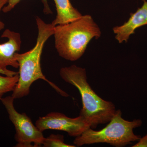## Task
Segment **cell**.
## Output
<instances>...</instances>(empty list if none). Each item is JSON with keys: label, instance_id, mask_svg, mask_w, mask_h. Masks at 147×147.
<instances>
[{"label": "cell", "instance_id": "cell-1", "mask_svg": "<svg viewBox=\"0 0 147 147\" xmlns=\"http://www.w3.org/2000/svg\"><path fill=\"white\" fill-rule=\"evenodd\" d=\"M36 20L38 31L36 44L28 52L22 54L17 53L15 55L18 64L19 78L11 96L14 99L27 96L30 94L31 86L34 82L42 79L62 96L68 97L66 92L46 78L42 73L40 64L43 47L47 39L54 35L55 26L52 23H45L38 17H36Z\"/></svg>", "mask_w": 147, "mask_h": 147}, {"label": "cell", "instance_id": "cell-2", "mask_svg": "<svg viewBox=\"0 0 147 147\" xmlns=\"http://www.w3.org/2000/svg\"><path fill=\"white\" fill-rule=\"evenodd\" d=\"M101 30L91 16L82 15L75 21L54 28L55 47L61 57L74 61L79 59L94 38L98 39Z\"/></svg>", "mask_w": 147, "mask_h": 147}, {"label": "cell", "instance_id": "cell-3", "mask_svg": "<svg viewBox=\"0 0 147 147\" xmlns=\"http://www.w3.org/2000/svg\"><path fill=\"white\" fill-rule=\"evenodd\" d=\"M59 74L65 82L79 91L82 102L80 115L88 121L91 128L110 121L117 110L115 104L102 99L92 88L87 82L86 69L73 65L62 67Z\"/></svg>", "mask_w": 147, "mask_h": 147}, {"label": "cell", "instance_id": "cell-4", "mask_svg": "<svg viewBox=\"0 0 147 147\" xmlns=\"http://www.w3.org/2000/svg\"><path fill=\"white\" fill-rule=\"evenodd\" d=\"M142 124L140 119L131 121L124 119L121 110H117L105 127L98 131L88 128L76 137L73 143L78 147L98 143H106L117 147L125 146L139 141L141 137L134 134V129Z\"/></svg>", "mask_w": 147, "mask_h": 147}, {"label": "cell", "instance_id": "cell-5", "mask_svg": "<svg viewBox=\"0 0 147 147\" xmlns=\"http://www.w3.org/2000/svg\"><path fill=\"white\" fill-rule=\"evenodd\" d=\"M12 96L2 98L1 100L8 113L15 130L16 147H38L42 146L45 137L25 113H20L14 108Z\"/></svg>", "mask_w": 147, "mask_h": 147}, {"label": "cell", "instance_id": "cell-6", "mask_svg": "<svg viewBox=\"0 0 147 147\" xmlns=\"http://www.w3.org/2000/svg\"><path fill=\"white\" fill-rule=\"evenodd\" d=\"M35 125L42 131L47 129L64 131L70 137L75 138L91 127L88 121L81 115L71 118L57 112L50 113L40 117L36 122Z\"/></svg>", "mask_w": 147, "mask_h": 147}, {"label": "cell", "instance_id": "cell-7", "mask_svg": "<svg viewBox=\"0 0 147 147\" xmlns=\"http://www.w3.org/2000/svg\"><path fill=\"white\" fill-rule=\"evenodd\" d=\"M2 38L8 39L7 42L0 43V74L5 76H12L18 73L9 70L8 66L18 68L15 55L21 49V40L19 33L6 29L1 35Z\"/></svg>", "mask_w": 147, "mask_h": 147}, {"label": "cell", "instance_id": "cell-8", "mask_svg": "<svg viewBox=\"0 0 147 147\" xmlns=\"http://www.w3.org/2000/svg\"><path fill=\"white\" fill-rule=\"evenodd\" d=\"M143 5L136 12L130 13L128 21L120 26L113 28L115 38L119 43H126L137 29L147 25V0H143Z\"/></svg>", "mask_w": 147, "mask_h": 147}, {"label": "cell", "instance_id": "cell-9", "mask_svg": "<svg viewBox=\"0 0 147 147\" xmlns=\"http://www.w3.org/2000/svg\"><path fill=\"white\" fill-rule=\"evenodd\" d=\"M57 14L52 22L54 26L67 24L75 21L82 16L70 3L69 0H54Z\"/></svg>", "mask_w": 147, "mask_h": 147}, {"label": "cell", "instance_id": "cell-10", "mask_svg": "<svg viewBox=\"0 0 147 147\" xmlns=\"http://www.w3.org/2000/svg\"><path fill=\"white\" fill-rule=\"evenodd\" d=\"M18 73L12 76H3L0 74V100L8 92H13L18 82Z\"/></svg>", "mask_w": 147, "mask_h": 147}, {"label": "cell", "instance_id": "cell-11", "mask_svg": "<svg viewBox=\"0 0 147 147\" xmlns=\"http://www.w3.org/2000/svg\"><path fill=\"white\" fill-rule=\"evenodd\" d=\"M45 147H75V145L67 144L64 142L63 135L60 134H51L45 138L42 144Z\"/></svg>", "mask_w": 147, "mask_h": 147}, {"label": "cell", "instance_id": "cell-12", "mask_svg": "<svg viewBox=\"0 0 147 147\" xmlns=\"http://www.w3.org/2000/svg\"><path fill=\"white\" fill-rule=\"evenodd\" d=\"M21 0H9L6 5L2 9L4 13H7L13 9ZM44 5V11L46 14L52 13V12L50 8L47 0H41Z\"/></svg>", "mask_w": 147, "mask_h": 147}, {"label": "cell", "instance_id": "cell-13", "mask_svg": "<svg viewBox=\"0 0 147 147\" xmlns=\"http://www.w3.org/2000/svg\"><path fill=\"white\" fill-rule=\"evenodd\" d=\"M132 147H147V134L141 137Z\"/></svg>", "mask_w": 147, "mask_h": 147}, {"label": "cell", "instance_id": "cell-14", "mask_svg": "<svg viewBox=\"0 0 147 147\" xmlns=\"http://www.w3.org/2000/svg\"><path fill=\"white\" fill-rule=\"evenodd\" d=\"M9 0H0V11L2 10L4 7L7 5ZM5 28V24L0 19V31L2 30Z\"/></svg>", "mask_w": 147, "mask_h": 147}]
</instances>
